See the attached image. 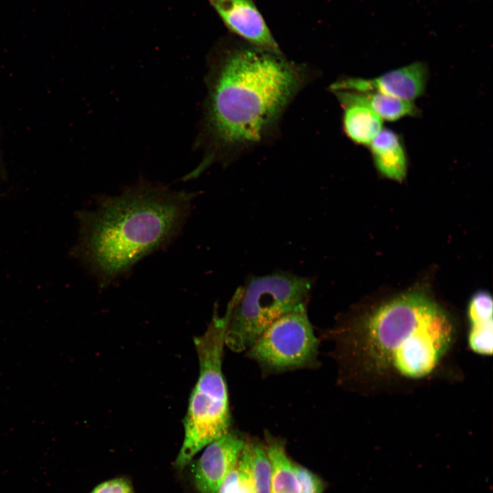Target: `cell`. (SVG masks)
Masks as SVG:
<instances>
[{"label":"cell","instance_id":"cell-1","mask_svg":"<svg viewBox=\"0 0 493 493\" xmlns=\"http://www.w3.org/2000/svg\"><path fill=\"white\" fill-rule=\"evenodd\" d=\"M307 78L303 66L253 47L227 50L213 58L196 141L203 157L184 179L196 178L212 164H225L266 141Z\"/></svg>","mask_w":493,"mask_h":493},{"label":"cell","instance_id":"cell-2","mask_svg":"<svg viewBox=\"0 0 493 493\" xmlns=\"http://www.w3.org/2000/svg\"><path fill=\"white\" fill-rule=\"evenodd\" d=\"M194 194L141 180L98 198L94 210L77 213L79 238L71 253L105 287L181 230Z\"/></svg>","mask_w":493,"mask_h":493},{"label":"cell","instance_id":"cell-3","mask_svg":"<svg viewBox=\"0 0 493 493\" xmlns=\"http://www.w3.org/2000/svg\"><path fill=\"white\" fill-rule=\"evenodd\" d=\"M325 336L338 349H362L379 367L419 379L431 373L448 351L455 328L434 301L409 292L381 305L362 326L336 327Z\"/></svg>","mask_w":493,"mask_h":493},{"label":"cell","instance_id":"cell-4","mask_svg":"<svg viewBox=\"0 0 493 493\" xmlns=\"http://www.w3.org/2000/svg\"><path fill=\"white\" fill-rule=\"evenodd\" d=\"M226 318L216 312L205 332L194 340L199 364L184 420V436L175 466L184 469L207 444L229 431L231 417L222 362Z\"/></svg>","mask_w":493,"mask_h":493},{"label":"cell","instance_id":"cell-5","mask_svg":"<svg viewBox=\"0 0 493 493\" xmlns=\"http://www.w3.org/2000/svg\"><path fill=\"white\" fill-rule=\"evenodd\" d=\"M312 285L307 277L281 272L248 279L227 307L225 345L246 351L275 320L306 306Z\"/></svg>","mask_w":493,"mask_h":493},{"label":"cell","instance_id":"cell-6","mask_svg":"<svg viewBox=\"0 0 493 493\" xmlns=\"http://www.w3.org/2000/svg\"><path fill=\"white\" fill-rule=\"evenodd\" d=\"M318 346L303 306L275 320L246 351L264 373L270 374L316 366Z\"/></svg>","mask_w":493,"mask_h":493},{"label":"cell","instance_id":"cell-7","mask_svg":"<svg viewBox=\"0 0 493 493\" xmlns=\"http://www.w3.org/2000/svg\"><path fill=\"white\" fill-rule=\"evenodd\" d=\"M428 77L427 66L415 62L373 79L343 77L332 84L330 90L377 92L413 101L424 94Z\"/></svg>","mask_w":493,"mask_h":493},{"label":"cell","instance_id":"cell-8","mask_svg":"<svg viewBox=\"0 0 493 493\" xmlns=\"http://www.w3.org/2000/svg\"><path fill=\"white\" fill-rule=\"evenodd\" d=\"M244 442V438L230 430L203 448L192 470L193 483L199 493L217 492L237 464Z\"/></svg>","mask_w":493,"mask_h":493},{"label":"cell","instance_id":"cell-9","mask_svg":"<svg viewBox=\"0 0 493 493\" xmlns=\"http://www.w3.org/2000/svg\"><path fill=\"white\" fill-rule=\"evenodd\" d=\"M229 30L251 47L281 54L253 0H208Z\"/></svg>","mask_w":493,"mask_h":493},{"label":"cell","instance_id":"cell-10","mask_svg":"<svg viewBox=\"0 0 493 493\" xmlns=\"http://www.w3.org/2000/svg\"><path fill=\"white\" fill-rule=\"evenodd\" d=\"M373 163L383 177L401 181L407 171V157L399 135L382 129L368 145Z\"/></svg>","mask_w":493,"mask_h":493},{"label":"cell","instance_id":"cell-11","mask_svg":"<svg viewBox=\"0 0 493 493\" xmlns=\"http://www.w3.org/2000/svg\"><path fill=\"white\" fill-rule=\"evenodd\" d=\"M340 104L364 105L383 121H395L405 116H416L419 110L413 101L402 100L377 92H358L348 90H331Z\"/></svg>","mask_w":493,"mask_h":493},{"label":"cell","instance_id":"cell-12","mask_svg":"<svg viewBox=\"0 0 493 493\" xmlns=\"http://www.w3.org/2000/svg\"><path fill=\"white\" fill-rule=\"evenodd\" d=\"M470 323L468 344L481 355H492L493 349L492 299L486 292H479L471 299L468 307Z\"/></svg>","mask_w":493,"mask_h":493},{"label":"cell","instance_id":"cell-13","mask_svg":"<svg viewBox=\"0 0 493 493\" xmlns=\"http://www.w3.org/2000/svg\"><path fill=\"white\" fill-rule=\"evenodd\" d=\"M340 105L346 136L357 144L368 146L383 129V120L364 105L349 103Z\"/></svg>","mask_w":493,"mask_h":493},{"label":"cell","instance_id":"cell-14","mask_svg":"<svg viewBox=\"0 0 493 493\" xmlns=\"http://www.w3.org/2000/svg\"><path fill=\"white\" fill-rule=\"evenodd\" d=\"M265 446L270 465V493H300L284 444L268 435Z\"/></svg>","mask_w":493,"mask_h":493},{"label":"cell","instance_id":"cell-15","mask_svg":"<svg viewBox=\"0 0 493 493\" xmlns=\"http://www.w3.org/2000/svg\"><path fill=\"white\" fill-rule=\"evenodd\" d=\"M243 451L248 459L255 493H270V465L265 445L245 440Z\"/></svg>","mask_w":493,"mask_h":493},{"label":"cell","instance_id":"cell-16","mask_svg":"<svg viewBox=\"0 0 493 493\" xmlns=\"http://www.w3.org/2000/svg\"><path fill=\"white\" fill-rule=\"evenodd\" d=\"M216 493H255L248 459L243 448L237 464L226 476Z\"/></svg>","mask_w":493,"mask_h":493},{"label":"cell","instance_id":"cell-17","mask_svg":"<svg viewBox=\"0 0 493 493\" xmlns=\"http://www.w3.org/2000/svg\"><path fill=\"white\" fill-rule=\"evenodd\" d=\"M293 470L297 480L300 493H323L324 482L304 466L292 462Z\"/></svg>","mask_w":493,"mask_h":493},{"label":"cell","instance_id":"cell-18","mask_svg":"<svg viewBox=\"0 0 493 493\" xmlns=\"http://www.w3.org/2000/svg\"><path fill=\"white\" fill-rule=\"evenodd\" d=\"M90 493H134V490L128 478L118 477L100 483Z\"/></svg>","mask_w":493,"mask_h":493}]
</instances>
